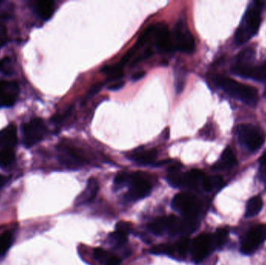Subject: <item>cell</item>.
<instances>
[{
    "mask_svg": "<svg viewBox=\"0 0 266 265\" xmlns=\"http://www.w3.org/2000/svg\"><path fill=\"white\" fill-rule=\"evenodd\" d=\"M264 3L255 1L248 6L235 34L237 44H244L255 35L261 22V11Z\"/></svg>",
    "mask_w": 266,
    "mask_h": 265,
    "instance_id": "6da1fadb",
    "label": "cell"
},
{
    "mask_svg": "<svg viewBox=\"0 0 266 265\" xmlns=\"http://www.w3.org/2000/svg\"><path fill=\"white\" fill-rule=\"evenodd\" d=\"M215 82L228 95L247 105L254 107L258 103V90L251 86L241 84L229 77L223 76L216 77Z\"/></svg>",
    "mask_w": 266,
    "mask_h": 265,
    "instance_id": "7a4b0ae2",
    "label": "cell"
},
{
    "mask_svg": "<svg viewBox=\"0 0 266 265\" xmlns=\"http://www.w3.org/2000/svg\"><path fill=\"white\" fill-rule=\"evenodd\" d=\"M237 134L241 144L251 152L258 151L265 142V133L262 128L254 124H241L237 127Z\"/></svg>",
    "mask_w": 266,
    "mask_h": 265,
    "instance_id": "3957f363",
    "label": "cell"
},
{
    "mask_svg": "<svg viewBox=\"0 0 266 265\" xmlns=\"http://www.w3.org/2000/svg\"><path fill=\"white\" fill-rule=\"evenodd\" d=\"M46 125L39 117H34L24 123L21 128L22 141L27 148H31L44 139L46 133Z\"/></svg>",
    "mask_w": 266,
    "mask_h": 265,
    "instance_id": "277c9868",
    "label": "cell"
},
{
    "mask_svg": "<svg viewBox=\"0 0 266 265\" xmlns=\"http://www.w3.org/2000/svg\"><path fill=\"white\" fill-rule=\"evenodd\" d=\"M174 210L186 217V219H195L198 214V204L196 198L188 193H179L174 197L172 203Z\"/></svg>",
    "mask_w": 266,
    "mask_h": 265,
    "instance_id": "5b68a950",
    "label": "cell"
},
{
    "mask_svg": "<svg viewBox=\"0 0 266 265\" xmlns=\"http://www.w3.org/2000/svg\"><path fill=\"white\" fill-rule=\"evenodd\" d=\"M265 240L266 225H256L251 228L241 243V252L244 254H252Z\"/></svg>",
    "mask_w": 266,
    "mask_h": 265,
    "instance_id": "8992f818",
    "label": "cell"
},
{
    "mask_svg": "<svg viewBox=\"0 0 266 265\" xmlns=\"http://www.w3.org/2000/svg\"><path fill=\"white\" fill-rule=\"evenodd\" d=\"M217 247L214 236L206 233L199 235L192 243V254L196 263L203 260Z\"/></svg>",
    "mask_w": 266,
    "mask_h": 265,
    "instance_id": "52a82bcc",
    "label": "cell"
},
{
    "mask_svg": "<svg viewBox=\"0 0 266 265\" xmlns=\"http://www.w3.org/2000/svg\"><path fill=\"white\" fill-rule=\"evenodd\" d=\"M205 178V174L200 170H190L183 174H177L176 173L168 176V181L174 187H194L198 185L199 182H202Z\"/></svg>",
    "mask_w": 266,
    "mask_h": 265,
    "instance_id": "ba28073f",
    "label": "cell"
},
{
    "mask_svg": "<svg viewBox=\"0 0 266 265\" xmlns=\"http://www.w3.org/2000/svg\"><path fill=\"white\" fill-rule=\"evenodd\" d=\"M129 185V191L126 197L129 201H138L147 197L152 188L149 180L142 177L138 173L132 174Z\"/></svg>",
    "mask_w": 266,
    "mask_h": 265,
    "instance_id": "9c48e42d",
    "label": "cell"
},
{
    "mask_svg": "<svg viewBox=\"0 0 266 265\" xmlns=\"http://www.w3.org/2000/svg\"><path fill=\"white\" fill-rule=\"evenodd\" d=\"M175 47L178 51L184 53H192L195 50V40L187 28L185 21H178L176 24Z\"/></svg>",
    "mask_w": 266,
    "mask_h": 265,
    "instance_id": "30bf717a",
    "label": "cell"
},
{
    "mask_svg": "<svg viewBox=\"0 0 266 265\" xmlns=\"http://www.w3.org/2000/svg\"><path fill=\"white\" fill-rule=\"evenodd\" d=\"M182 222H180L178 218L172 216L156 219L149 225V229L152 233L161 236L165 233L176 234L182 231Z\"/></svg>",
    "mask_w": 266,
    "mask_h": 265,
    "instance_id": "8fae6325",
    "label": "cell"
},
{
    "mask_svg": "<svg viewBox=\"0 0 266 265\" xmlns=\"http://www.w3.org/2000/svg\"><path fill=\"white\" fill-rule=\"evenodd\" d=\"M255 58V51L252 48H246L241 51L232 65L233 73L241 77L248 78L250 73L252 70L253 62Z\"/></svg>",
    "mask_w": 266,
    "mask_h": 265,
    "instance_id": "7c38bea8",
    "label": "cell"
},
{
    "mask_svg": "<svg viewBox=\"0 0 266 265\" xmlns=\"http://www.w3.org/2000/svg\"><path fill=\"white\" fill-rule=\"evenodd\" d=\"M19 92L20 88L16 82L0 80V109L13 107L17 102Z\"/></svg>",
    "mask_w": 266,
    "mask_h": 265,
    "instance_id": "4fadbf2b",
    "label": "cell"
},
{
    "mask_svg": "<svg viewBox=\"0 0 266 265\" xmlns=\"http://www.w3.org/2000/svg\"><path fill=\"white\" fill-rule=\"evenodd\" d=\"M59 160L68 168H77L84 163L83 159L76 150L66 145L60 146L59 149Z\"/></svg>",
    "mask_w": 266,
    "mask_h": 265,
    "instance_id": "5bb4252c",
    "label": "cell"
},
{
    "mask_svg": "<svg viewBox=\"0 0 266 265\" xmlns=\"http://www.w3.org/2000/svg\"><path fill=\"white\" fill-rule=\"evenodd\" d=\"M156 46L159 51L171 52L173 51L175 45L172 43L169 30L165 24H157L156 32Z\"/></svg>",
    "mask_w": 266,
    "mask_h": 265,
    "instance_id": "9a60e30c",
    "label": "cell"
},
{
    "mask_svg": "<svg viewBox=\"0 0 266 265\" xmlns=\"http://www.w3.org/2000/svg\"><path fill=\"white\" fill-rule=\"evenodd\" d=\"M17 144V127L14 124H9L0 131V150L12 149Z\"/></svg>",
    "mask_w": 266,
    "mask_h": 265,
    "instance_id": "2e32d148",
    "label": "cell"
},
{
    "mask_svg": "<svg viewBox=\"0 0 266 265\" xmlns=\"http://www.w3.org/2000/svg\"><path fill=\"white\" fill-rule=\"evenodd\" d=\"M98 190L99 184L97 180L94 178L89 179L88 182H87V187L77 197V200H76V205L77 206H81V205L90 203L97 195Z\"/></svg>",
    "mask_w": 266,
    "mask_h": 265,
    "instance_id": "e0dca14e",
    "label": "cell"
},
{
    "mask_svg": "<svg viewBox=\"0 0 266 265\" xmlns=\"http://www.w3.org/2000/svg\"><path fill=\"white\" fill-rule=\"evenodd\" d=\"M237 164V158L233 150L230 147H227L223 152L221 158L214 166L215 170H227L231 168Z\"/></svg>",
    "mask_w": 266,
    "mask_h": 265,
    "instance_id": "ac0fdd59",
    "label": "cell"
},
{
    "mask_svg": "<svg viewBox=\"0 0 266 265\" xmlns=\"http://www.w3.org/2000/svg\"><path fill=\"white\" fill-rule=\"evenodd\" d=\"M36 13L37 15L41 17L44 21H48L54 14L55 6L54 2L44 0L36 3L34 6Z\"/></svg>",
    "mask_w": 266,
    "mask_h": 265,
    "instance_id": "d6986e66",
    "label": "cell"
},
{
    "mask_svg": "<svg viewBox=\"0 0 266 265\" xmlns=\"http://www.w3.org/2000/svg\"><path fill=\"white\" fill-rule=\"evenodd\" d=\"M14 233L11 230H7L0 235V258L7 254L14 243Z\"/></svg>",
    "mask_w": 266,
    "mask_h": 265,
    "instance_id": "ffe728a7",
    "label": "cell"
},
{
    "mask_svg": "<svg viewBox=\"0 0 266 265\" xmlns=\"http://www.w3.org/2000/svg\"><path fill=\"white\" fill-rule=\"evenodd\" d=\"M263 203L258 196L251 197L248 202L246 207L245 217L251 218L257 216L262 209Z\"/></svg>",
    "mask_w": 266,
    "mask_h": 265,
    "instance_id": "44dd1931",
    "label": "cell"
},
{
    "mask_svg": "<svg viewBox=\"0 0 266 265\" xmlns=\"http://www.w3.org/2000/svg\"><path fill=\"white\" fill-rule=\"evenodd\" d=\"M156 157V150H147V151L139 152L132 155V160L142 165H146L153 163Z\"/></svg>",
    "mask_w": 266,
    "mask_h": 265,
    "instance_id": "7402d4cb",
    "label": "cell"
},
{
    "mask_svg": "<svg viewBox=\"0 0 266 265\" xmlns=\"http://www.w3.org/2000/svg\"><path fill=\"white\" fill-rule=\"evenodd\" d=\"M224 185V180L221 176H211L205 177L202 180V187L205 191H212L221 188Z\"/></svg>",
    "mask_w": 266,
    "mask_h": 265,
    "instance_id": "603a6c76",
    "label": "cell"
},
{
    "mask_svg": "<svg viewBox=\"0 0 266 265\" xmlns=\"http://www.w3.org/2000/svg\"><path fill=\"white\" fill-rule=\"evenodd\" d=\"M248 78L253 79L257 81H266V61L261 65L254 67L250 73Z\"/></svg>",
    "mask_w": 266,
    "mask_h": 265,
    "instance_id": "cb8c5ba5",
    "label": "cell"
},
{
    "mask_svg": "<svg viewBox=\"0 0 266 265\" xmlns=\"http://www.w3.org/2000/svg\"><path fill=\"white\" fill-rule=\"evenodd\" d=\"M151 253L153 254H173L175 253V248L173 245H157L151 249Z\"/></svg>",
    "mask_w": 266,
    "mask_h": 265,
    "instance_id": "d4e9b609",
    "label": "cell"
},
{
    "mask_svg": "<svg viewBox=\"0 0 266 265\" xmlns=\"http://www.w3.org/2000/svg\"><path fill=\"white\" fill-rule=\"evenodd\" d=\"M176 246V247L174 246L175 251L176 250L177 253H178L181 257H185L190 248V242L189 240H188V239H183V240H181Z\"/></svg>",
    "mask_w": 266,
    "mask_h": 265,
    "instance_id": "484cf974",
    "label": "cell"
},
{
    "mask_svg": "<svg viewBox=\"0 0 266 265\" xmlns=\"http://www.w3.org/2000/svg\"><path fill=\"white\" fill-rule=\"evenodd\" d=\"M258 176L266 189V153L262 155V157L259 160Z\"/></svg>",
    "mask_w": 266,
    "mask_h": 265,
    "instance_id": "4316f807",
    "label": "cell"
},
{
    "mask_svg": "<svg viewBox=\"0 0 266 265\" xmlns=\"http://www.w3.org/2000/svg\"><path fill=\"white\" fill-rule=\"evenodd\" d=\"M132 230V226L130 223L128 222L120 221L116 225V231L125 235V236H129V233H131Z\"/></svg>",
    "mask_w": 266,
    "mask_h": 265,
    "instance_id": "83f0119b",
    "label": "cell"
},
{
    "mask_svg": "<svg viewBox=\"0 0 266 265\" xmlns=\"http://www.w3.org/2000/svg\"><path fill=\"white\" fill-rule=\"evenodd\" d=\"M227 234H228V231L226 229H220L216 232L214 236L217 247L224 244L226 239H227Z\"/></svg>",
    "mask_w": 266,
    "mask_h": 265,
    "instance_id": "f1b7e54d",
    "label": "cell"
},
{
    "mask_svg": "<svg viewBox=\"0 0 266 265\" xmlns=\"http://www.w3.org/2000/svg\"><path fill=\"white\" fill-rule=\"evenodd\" d=\"M131 177L132 175L126 173H119L115 178V184L116 186H122L126 185V184H129L131 180Z\"/></svg>",
    "mask_w": 266,
    "mask_h": 265,
    "instance_id": "f546056e",
    "label": "cell"
},
{
    "mask_svg": "<svg viewBox=\"0 0 266 265\" xmlns=\"http://www.w3.org/2000/svg\"><path fill=\"white\" fill-rule=\"evenodd\" d=\"M102 72L107 74L109 77V76L123 72V67L119 63V64H116V65H107V67H104L102 69Z\"/></svg>",
    "mask_w": 266,
    "mask_h": 265,
    "instance_id": "4dcf8cb0",
    "label": "cell"
},
{
    "mask_svg": "<svg viewBox=\"0 0 266 265\" xmlns=\"http://www.w3.org/2000/svg\"><path fill=\"white\" fill-rule=\"evenodd\" d=\"M127 237L128 236H125V235L117 231H115L110 234V238L119 245L124 244L127 241Z\"/></svg>",
    "mask_w": 266,
    "mask_h": 265,
    "instance_id": "1f68e13d",
    "label": "cell"
},
{
    "mask_svg": "<svg viewBox=\"0 0 266 265\" xmlns=\"http://www.w3.org/2000/svg\"><path fill=\"white\" fill-rule=\"evenodd\" d=\"M93 257L96 260H98V261H105L107 260L108 253L105 250H103L102 248H96L93 251Z\"/></svg>",
    "mask_w": 266,
    "mask_h": 265,
    "instance_id": "d6a6232c",
    "label": "cell"
},
{
    "mask_svg": "<svg viewBox=\"0 0 266 265\" xmlns=\"http://www.w3.org/2000/svg\"><path fill=\"white\" fill-rule=\"evenodd\" d=\"M103 84L102 83H97V84H94L91 88L90 89L88 92H87V95H86V100L91 98V97H94L95 95H97L99 92H100L101 89L103 88Z\"/></svg>",
    "mask_w": 266,
    "mask_h": 265,
    "instance_id": "836d02e7",
    "label": "cell"
},
{
    "mask_svg": "<svg viewBox=\"0 0 266 265\" xmlns=\"http://www.w3.org/2000/svg\"><path fill=\"white\" fill-rule=\"evenodd\" d=\"M8 40L7 27L0 21V48L5 45Z\"/></svg>",
    "mask_w": 266,
    "mask_h": 265,
    "instance_id": "e575fe53",
    "label": "cell"
},
{
    "mask_svg": "<svg viewBox=\"0 0 266 265\" xmlns=\"http://www.w3.org/2000/svg\"><path fill=\"white\" fill-rule=\"evenodd\" d=\"M137 51L138 50L136 49V48L133 47V48H132L130 51H128V52L125 54L124 56H123V58L121 59L119 64H120L121 65H122V67H124L125 65H126V64H127L129 61H130L131 58L134 56V54H136V51Z\"/></svg>",
    "mask_w": 266,
    "mask_h": 265,
    "instance_id": "d590c367",
    "label": "cell"
},
{
    "mask_svg": "<svg viewBox=\"0 0 266 265\" xmlns=\"http://www.w3.org/2000/svg\"><path fill=\"white\" fill-rule=\"evenodd\" d=\"M122 262L120 257L118 256H111L107 259L105 265H119Z\"/></svg>",
    "mask_w": 266,
    "mask_h": 265,
    "instance_id": "8d00e7d4",
    "label": "cell"
},
{
    "mask_svg": "<svg viewBox=\"0 0 266 265\" xmlns=\"http://www.w3.org/2000/svg\"><path fill=\"white\" fill-rule=\"evenodd\" d=\"M125 83L124 81H118L116 83H114L112 85L109 86V90H112V91H117V90H120L122 87H124Z\"/></svg>",
    "mask_w": 266,
    "mask_h": 265,
    "instance_id": "74e56055",
    "label": "cell"
},
{
    "mask_svg": "<svg viewBox=\"0 0 266 265\" xmlns=\"http://www.w3.org/2000/svg\"><path fill=\"white\" fill-rule=\"evenodd\" d=\"M122 77H123V72H122V73H116V74H114V75L109 76V79H108V81H118V80L122 78Z\"/></svg>",
    "mask_w": 266,
    "mask_h": 265,
    "instance_id": "f35d334b",
    "label": "cell"
},
{
    "mask_svg": "<svg viewBox=\"0 0 266 265\" xmlns=\"http://www.w3.org/2000/svg\"><path fill=\"white\" fill-rule=\"evenodd\" d=\"M145 76H146V72H138V73H135L134 75L132 76V80H133V81H138V80L143 78Z\"/></svg>",
    "mask_w": 266,
    "mask_h": 265,
    "instance_id": "ab89813d",
    "label": "cell"
},
{
    "mask_svg": "<svg viewBox=\"0 0 266 265\" xmlns=\"http://www.w3.org/2000/svg\"><path fill=\"white\" fill-rule=\"evenodd\" d=\"M7 181H8V177L2 175V174H0V190L4 188V187L6 185V184H7Z\"/></svg>",
    "mask_w": 266,
    "mask_h": 265,
    "instance_id": "60d3db41",
    "label": "cell"
},
{
    "mask_svg": "<svg viewBox=\"0 0 266 265\" xmlns=\"http://www.w3.org/2000/svg\"><path fill=\"white\" fill-rule=\"evenodd\" d=\"M6 68H7V65H6V60L4 61H0V71H6Z\"/></svg>",
    "mask_w": 266,
    "mask_h": 265,
    "instance_id": "b9f144b4",
    "label": "cell"
}]
</instances>
